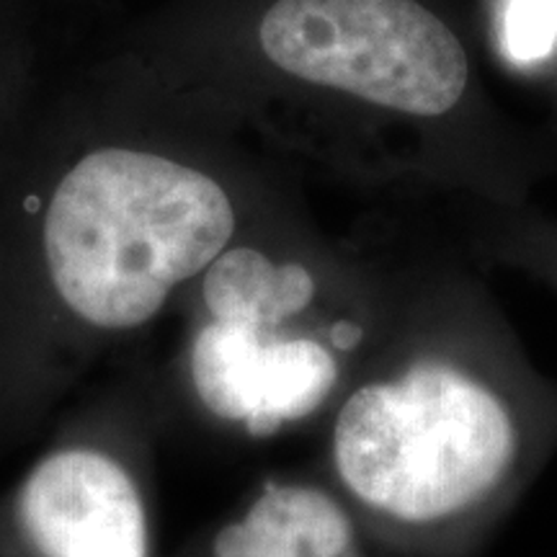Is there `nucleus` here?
<instances>
[{
    "label": "nucleus",
    "instance_id": "1",
    "mask_svg": "<svg viewBox=\"0 0 557 557\" xmlns=\"http://www.w3.org/2000/svg\"><path fill=\"white\" fill-rule=\"evenodd\" d=\"M235 212L214 178L152 152H90L60 181L45 220L50 276L75 315L135 329L233 238Z\"/></svg>",
    "mask_w": 557,
    "mask_h": 557
},
{
    "label": "nucleus",
    "instance_id": "2",
    "mask_svg": "<svg viewBox=\"0 0 557 557\" xmlns=\"http://www.w3.org/2000/svg\"><path fill=\"white\" fill-rule=\"evenodd\" d=\"M333 455L364 504L403 521H436L498 485L517 455V429L483 382L421 361L344 403Z\"/></svg>",
    "mask_w": 557,
    "mask_h": 557
},
{
    "label": "nucleus",
    "instance_id": "3",
    "mask_svg": "<svg viewBox=\"0 0 557 557\" xmlns=\"http://www.w3.org/2000/svg\"><path fill=\"white\" fill-rule=\"evenodd\" d=\"M259 39L284 73L413 116L447 114L470 78L465 47L418 0H276Z\"/></svg>",
    "mask_w": 557,
    "mask_h": 557
},
{
    "label": "nucleus",
    "instance_id": "4",
    "mask_svg": "<svg viewBox=\"0 0 557 557\" xmlns=\"http://www.w3.org/2000/svg\"><path fill=\"white\" fill-rule=\"evenodd\" d=\"M191 374L214 416L243 421L250 434L267 436L329 398L338 367L318 341L267 338L248 325L214 320L194 341Z\"/></svg>",
    "mask_w": 557,
    "mask_h": 557
},
{
    "label": "nucleus",
    "instance_id": "5",
    "mask_svg": "<svg viewBox=\"0 0 557 557\" xmlns=\"http://www.w3.org/2000/svg\"><path fill=\"white\" fill-rule=\"evenodd\" d=\"M18 511L45 557H148L137 487L99 451L65 449L47 457L26 478Z\"/></svg>",
    "mask_w": 557,
    "mask_h": 557
},
{
    "label": "nucleus",
    "instance_id": "6",
    "mask_svg": "<svg viewBox=\"0 0 557 557\" xmlns=\"http://www.w3.org/2000/svg\"><path fill=\"white\" fill-rule=\"evenodd\" d=\"M351 524L336 500L302 485H269L248 517L222 529L214 557H344Z\"/></svg>",
    "mask_w": 557,
    "mask_h": 557
},
{
    "label": "nucleus",
    "instance_id": "7",
    "mask_svg": "<svg viewBox=\"0 0 557 557\" xmlns=\"http://www.w3.org/2000/svg\"><path fill=\"white\" fill-rule=\"evenodd\" d=\"M312 295L315 282L308 269L299 263L276 267L253 248L220 253L205 278V302L214 320L263 333L308 308Z\"/></svg>",
    "mask_w": 557,
    "mask_h": 557
},
{
    "label": "nucleus",
    "instance_id": "8",
    "mask_svg": "<svg viewBox=\"0 0 557 557\" xmlns=\"http://www.w3.org/2000/svg\"><path fill=\"white\" fill-rule=\"evenodd\" d=\"M557 41V0H508L506 47L513 60L547 58Z\"/></svg>",
    "mask_w": 557,
    "mask_h": 557
},
{
    "label": "nucleus",
    "instance_id": "9",
    "mask_svg": "<svg viewBox=\"0 0 557 557\" xmlns=\"http://www.w3.org/2000/svg\"><path fill=\"white\" fill-rule=\"evenodd\" d=\"M333 336H336V344H338V346L348 348V346H351L354 336H357V331L348 329V325H338V329H336V333H333Z\"/></svg>",
    "mask_w": 557,
    "mask_h": 557
}]
</instances>
